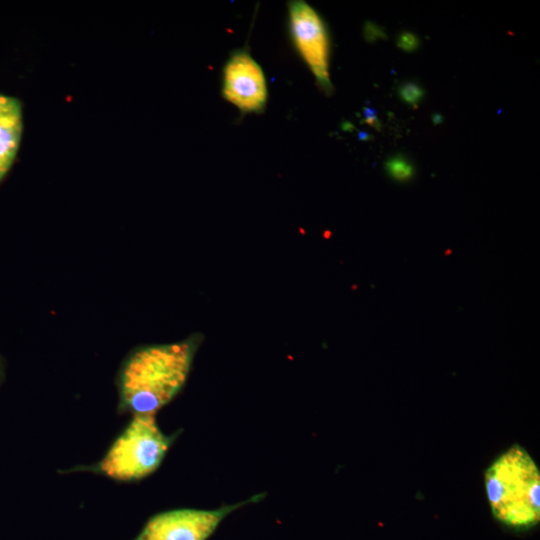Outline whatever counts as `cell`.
<instances>
[{"label": "cell", "mask_w": 540, "mask_h": 540, "mask_svg": "<svg viewBox=\"0 0 540 540\" xmlns=\"http://www.w3.org/2000/svg\"><path fill=\"white\" fill-rule=\"evenodd\" d=\"M397 46L405 52H413L419 46V39L415 34L404 31L397 38Z\"/></svg>", "instance_id": "30bf717a"}, {"label": "cell", "mask_w": 540, "mask_h": 540, "mask_svg": "<svg viewBox=\"0 0 540 540\" xmlns=\"http://www.w3.org/2000/svg\"><path fill=\"white\" fill-rule=\"evenodd\" d=\"M388 174L396 181H407L414 175V167L403 156H393L385 163Z\"/></svg>", "instance_id": "ba28073f"}, {"label": "cell", "mask_w": 540, "mask_h": 540, "mask_svg": "<svg viewBox=\"0 0 540 540\" xmlns=\"http://www.w3.org/2000/svg\"><path fill=\"white\" fill-rule=\"evenodd\" d=\"M432 120L434 124H440L442 122V116L439 114H434Z\"/></svg>", "instance_id": "5bb4252c"}, {"label": "cell", "mask_w": 540, "mask_h": 540, "mask_svg": "<svg viewBox=\"0 0 540 540\" xmlns=\"http://www.w3.org/2000/svg\"><path fill=\"white\" fill-rule=\"evenodd\" d=\"M177 435L178 432L164 434L155 414L133 415L99 462L75 470H87L122 482L141 480L160 466Z\"/></svg>", "instance_id": "3957f363"}, {"label": "cell", "mask_w": 540, "mask_h": 540, "mask_svg": "<svg viewBox=\"0 0 540 540\" xmlns=\"http://www.w3.org/2000/svg\"><path fill=\"white\" fill-rule=\"evenodd\" d=\"M23 130L21 102L0 93V182L10 170Z\"/></svg>", "instance_id": "52a82bcc"}, {"label": "cell", "mask_w": 540, "mask_h": 540, "mask_svg": "<svg viewBox=\"0 0 540 540\" xmlns=\"http://www.w3.org/2000/svg\"><path fill=\"white\" fill-rule=\"evenodd\" d=\"M484 483L494 517L514 528H528L540 519V472L520 445H512L486 469Z\"/></svg>", "instance_id": "7a4b0ae2"}, {"label": "cell", "mask_w": 540, "mask_h": 540, "mask_svg": "<svg viewBox=\"0 0 540 540\" xmlns=\"http://www.w3.org/2000/svg\"><path fill=\"white\" fill-rule=\"evenodd\" d=\"M204 340L192 333L183 340L139 345L128 352L116 376L120 413L156 414L183 389Z\"/></svg>", "instance_id": "6da1fadb"}, {"label": "cell", "mask_w": 540, "mask_h": 540, "mask_svg": "<svg viewBox=\"0 0 540 540\" xmlns=\"http://www.w3.org/2000/svg\"><path fill=\"white\" fill-rule=\"evenodd\" d=\"M222 96L243 113H261L268 98L261 66L246 49L231 53L223 67Z\"/></svg>", "instance_id": "8992f818"}, {"label": "cell", "mask_w": 540, "mask_h": 540, "mask_svg": "<svg viewBox=\"0 0 540 540\" xmlns=\"http://www.w3.org/2000/svg\"><path fill=\"white\" fill-rule=\"evenodd\" d=\"M365 37L368 41L373 42L379 38H386L384 30L372 22H367L365 26Z\"/></svg>", "instance_id": "8fae6325"}, {"label": "cell", "mask_w": 540, "mask_h": 540, "mask_svg": "<svg viewBox=\"0 0 540 540\" xmlns=\"http://www.w3.org/2000/svg\"><path fill=\"white\" fill-rule=\"evenodd\" d=\"M399 95L404 102L417 105L424 96V90L416 83L407 82L400 86Z\"/></svg>", "instance_id": "9c48e42d"}, {"label": "cell", "mask_w": 540, "mask_h": 540, "mask_svg": "<svg viewBox=\"0 0 540 540\" xmlns=\"http://www.w3.org/2000/svg\"><path fill=\"white\" fill-rule=\"evenodd\" d=\"M358 137H359L360 140L366 141V140H368L370 138V135L363 132V131H361V132H359Z\"/></svg>", "instance_id": "4fadbf2b"}, {"label": "cell", "mask_w": 540, "mask_h": 540, "mask_svg": "<svg viewBox=\"0 0 540 540\" xmlns=\"http://www.w3.org/2000/svg\"><path fill=\"white\" fill-rule=\"evenodd\" d=\"M363 115H364L365 121L369 125L373 126L374 128L379 129L380 123L377 118V112L374 109L369 108V107L364 108Z\"/></svg>", "instance_id": "7c38bea8"}, {"label": "cell", "mask_w": 540, "mask_h": 540, "mask_svg": "<svg viewBox=\"0 0 540 540\" xmlns=\"http://www.w3.org/2000/svg\"><path fill=\"white\" fill-rule=\"evenodd\" d=\"M262 494L215 510L176 509L152 516L133 540H207L236 509L259 501Z\"/></svg>", "instance_id": "277c9868"}, {"label": "cell", "mask_w": 540, "mask_h": 540, "mask_svg": "<svg viewBox=\"0 0 540 540\" xmlns=\"http://www.w3.org/2000/svg\"><path fill=\"white\" fill-rule=\"evenodd\" d=\"M2 375H3V365H2V360H1V357H0V382H1V379H2Z\"/></svg>", "instance_id": "9a60e30c"}, {"label": "cell", "mask_w": 540, "mask_h": 540, "mask_svg": "<svg viewBox=\"0 0 540 540\" xmlns=\"http://www.w3.org/2000/svg\"><path fill=\"white\" fill-rule=\"evenodd\" d=\"M289 28L294 45L319 86L330 94L329 37L319 14L305 1L288 2Z\"/></svg>", "instance_id": "5b68a950"}]
</instances>
